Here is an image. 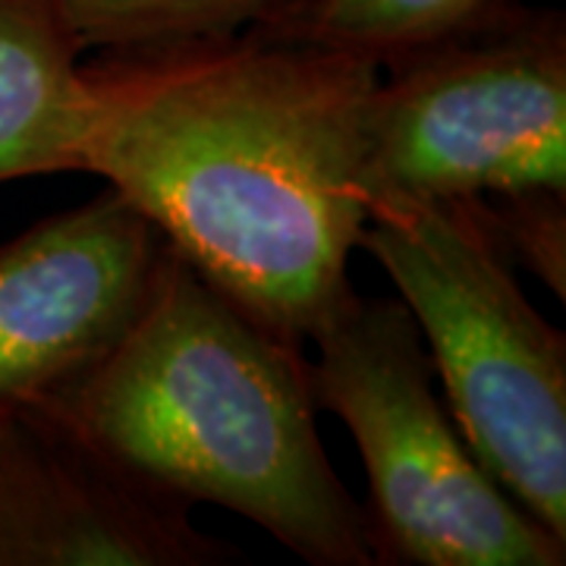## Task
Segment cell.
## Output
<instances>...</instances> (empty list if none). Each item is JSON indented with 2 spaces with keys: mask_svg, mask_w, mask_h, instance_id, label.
I'll return each mask as SVG.
<instances>
[{
  "mask_svg": "<svg viewBox=\"0 0 566 566\" xmlns=\"http://www.w3.org/2000/svg\"><path fill=\"white\" fill-rule=\"evenodd\" d=\"M41 403L182 504L233 510L312 566H375L365 506L318 438L305 349L177 252L126 340Z\"/></svg>",
  "mask_w": 566,
  "mask_h": 566,
  "instance_id": "2",
  "label": "cell"
},
{
  "mask_svg": "<svg viewBox=\"0 0 566 566\" xmlns=\"http://www.w3.org/2000/svg\"><path fill=\"white\" fill-rule=\"evenodd\" d=\"M504 3L510 0H286L255 25L381 66L406 48L457 32Z\"/></svg>",
  "mask_w": 566,
  "mask_h": 566,
  "instance_id": "9",
  "label": "cell"
},
{
  "mask_svg": "<svg viewBox=\"0 0 566 566\" xmlns=\"http://www.w3.org/2000/svg\"><path fill=\"white\" fill-rule=\"evenodd\" d=\"M170 243L114 186L0 243V406L85 378L148 308Z\"/></svg>",
  "mask_w": 566,
  "mask_h": 566,
  "instance_id": "6",
  "label": "cell"
},
{
  "mask_svg": "<svg viewBox=\"0 0 566 566\" xmlns=\"http://www.w3.org/2000/svg\"><path fill=\"white\" fill-rule=\"evenodd\" d=\"M283 3L286 0H63L85 51L223 39L268 20Z\"/></svg>",
  "mask_w": 566,
  "mask_h": 566,
  "instance_id": "10",
  "label": "cell"
},
{
  "mask_svg": "<svg viewBox=\"0 0 566 566\" xmlns=\"http://www.w3.org/2000/svg\"><path fill=\"white\" fill-rule=\"evenodd\" d=\"M378 73L262 25L104 51L88 63L98 111L82 174L104 177L182 262L305 349L353 286Z\"/></svg>",
  "mask_w": 566,
  "mask_h": 566,
  "instance_id": "1",
  "label": "cell"
},
{
  "mask_svg": "<svg viewBox=\"0 0 566 566\" xmlns=\"http://www.w3.org/2000/svg\"><path fill=\"white\" fill-rule=\"evenodd\" d=\"M359 249L419 324L469 450L566 542V337L526 300L485 196L378 208Z\"/></svg>",
  "mask_w": 566,
  "mask_h": 566,
  "instance_id": "3",
  "label": "cell"
},
{
  "mask_svg": "<svg viewBox=\"0 0 566 566\" xmlns=\"http://www.w3.org/2000/svg\"><path fill=\"white\" fill-rule=\"evenodd\" d=\"M513 264H523L547 290L566 300V189L532 186L485 196Z\"/></svg>",
  "mask_w": 566,
  "mask_h": 566,
  "instance_id": "11",
  "label": "cell"
},
{
  "mask_svg": "<svg viewBox=\"0 0 566 566\" xmlns=\"http://www.w3.org/2000/svg\"><path fill=\"white\" fill-rule=\"evenodd\" d=\"M566 189V20L510 0L387 57L368 107L363 199L394 205Z\"/></svg>",
  "mask_w": 566,
  "mask_h": 566,
  "instance_id": "5",
  "label": "cell"
},
{
  "mask_svg": "<svg viewBox=\"0 0 566 566\" xmlns=\"http://www.w3.org/2000/svg\"><path fill=\"white\" fill-rule=\"evenodd\" d=\"M82 51L63 0H0V182L82 170L98 111Z\"/></svg>",
  "mask_w": 566,
  "mask_h": 566,
  "instance_id": "8",
  "label": "cell"
},
{
  "mask_svg": "<svg viewBox=\"0 0 566 566\" xmlns=\"http://www.w3.org/2000/svg\"><path fill=\"white\" fill-rule=\"evenodd\" d=\"M48 403L0 406V566H223L243 551L192 523Z\"/></svg>",
  "mask_w": 566,
  "mask_h": 566,
  "instance_id": "7",
  "label": "cell"
},
{
  "mask_svg": "<svg viewBox=\"0 0 566 566\" xmlns=\"http://www.w3.org/2000/svg\"><path fill=\"white\" fill-rule=\"evenodd\" d=\"M308 346L318 409L349 428L368 472L375 566H564L566 542L497 485L434 394L403 300L353 286Z\"/></svg>",
  "mask_w": 566,
  "mask_h": 566,
  "instance_id": "4",
  "label": "cell"
}]
</instances>
